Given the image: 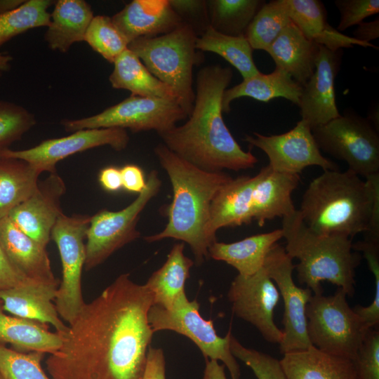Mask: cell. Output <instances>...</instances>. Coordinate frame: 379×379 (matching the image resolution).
I'll return each instance as SVG.
<instances>
[{
  "instance_id": "6da1fadb",
  "label": "cell",
  "mask_w": 379,
  "mask_h": 379,
  "mask_svg": "<svg viewBox=\"0 0 379 379\" xmlns=\"http://www.w3.org/2000/svg\"><path fill=\"white\" fill-rule=\"evenodd\" d=\"M153 295L145 284L119 275L85 303L62 344L46 360L51 379H142L154 333L148 313Z\"/></svg>"
},
{
  "instance_id": "7a4b0ae2",
  "label": "cell",
  "mask_w": 379,
  "mask_h": 379,
  "mask_svg": "<svg viewBox=\"0 0 379 379\" xmlns=\"http://www.w3.org/2000/svg\"><path fill=\"white\" fill-rule=\"evenodd\" d=\"M232 76L231 68L220 65L199 69L188 120L159 134L168 149L206 171H238L253 168L258 162L251 151L241 147L222 118V94Z\"/></svg>"
},
{
  "instance_id": "3957f363",
  "label": "cell",
  "mask_w": 379,
  "mask_h": 379,
  "mask_svg": "<svg viewBox=\"0 0 379 379\" xmlns=\"http://www.w3.org/2000/svg\"><path fill=\"white\" fill-rule=\"evenodd\" d=\"M298 211L319 233L378 236L379 173L363 180L349 169L324 171L308 185Z\"/></svg>"
},
{
  "instance_id": "277c9868",
  "label": "cell",
  "mask_w": 379,
  "mask_h": 379,
  "mask_svg": "<svg viewBox=\"0 0 379 379\" xmlns=\"http://www.w3.org/2000/svg\"><path fill=\"white\" fill-rule=\"evenodd\" d=\"M161 167L169 177L173 200L166 209L168 222L164 229L145 237L152 243L172 238L187 243L195 263L209 258L211 244L206 228L211 203L219 189L232 178L223 171H206L168 149L163 143L154 149Z\"/></svg>"
},
{
  "instance_id": "5b68a950",
  "label": "cell",
  "mask_w": 379,
  "mask_h": 379,
  "mask_svg": "<svg viewBox=\"0 0 379 379\" xmlns=\"http://www.w3.org/2000/svg\"><path fill=\"white\" fill-rule=\"evenodd\" d=\"M281 229L286 253L299 260L294 270L300 284L305 285L314 295H321V283L327 281L353 297L356 269L361 255L353 251L352 238L314 231L305 223L298 210L282 218Z\"/></svg>"
},
{
  "instance_id": "8992f818",
  "label": "cell",
  "mask_w": 379,
  "mask_h": 379,
  "mask_svg": "<svg viewBox=\"0 0 379 379\" xmlns=\"http://www.w3.org/2000/svg\"><path fill=\"white\" fill-rule=\"evenodd\" d=\"M197 38L193 29L182 22L168 33L140 37L128 46L155 77L176 92L188 116L195 98L193 67L203 60L196 52Z\"/></svg>"
},
{
  "instance_id": "52a82bcc",
  "label": "cell",
  "mask_w": 379,
  "mask_h": 379,
  "mask_svg": "<svg viewBox=\"0 0 379 379\" xmlns=\"http://www.w3.org/2000/svg\"><path fill=\"white\" fill-rule=\"evenodd\" d=\"M345 291L312 295L306 307L307 332L312 346L354 361L370 328L351 308Z\"/></svg>"
},
{
  "instance_id": "ba28073f",
  "label": "cell",
  "mask_w": 379,
  "mask_h": 379,
  "mask_svg": "<svg viewBox=\"0 0 379 379\" xmlns=\"http://www.w3.org/2000/svg\"><path fill=\"white\" fill-rule=\"evenodd\" d=\"M320 150L345 161L365 179L379 173L378 130L367 119L347 112L312 129Z\"/></svg>"
},
{
  "instance_id": "9c48e42d",
  "label": "cell",
  "mask_w": 379,
  "mask_h": 379,
  "mask_svg": "<svg viewBox=\"0 0 379 379\" xmlns=\"http://www.w3.org/2000/svg\"><path fill=\"white\" fill-rule=\"evenodd\" d=\"M188 114L175 100L131 95L102 112L79 119H62L67 132L83 129L120 128L133 133L156 131L166 132L187 119Z\"/></svg>"
},
{
  "instance_id": "30bf717a",
  "label": "cell",
  "mask_w": 379,
  "mask_h": 379,
  "mask_svg": "<svg viewBox=\"0 0 379 379\" xmlns=\"http://www.w3.org/2000/svg\"><path fill=\"white\" fill-rule=\"evenodd\" d=\"M161 186L158 173L153 170L145 187L128 206L118 211L102 209L91 216L86 238V270L98 266L115 251L140 237L136 229L140 215Z\"/></svg>"
},
{
  "instance_id": "8fae6325",
  "label": "cell",
  "mask_w": 379,
  "mask_h": 379,
  "mask_svg": "<svg viewBox=\"0 0 379 379\" xmlns=\"http://www.w3.org/2000/svg\"><path fill=\"white\" fill-rule=\"evenodd\" d=\"M149 326L154 333L173 331L190 339L201 350L205 359L221 361L230 371L232 379H239L240 368L230 350L232 332L219 336L213 320L204 319L197 300H189L182 294L168 309L152 305L148 313Z\"/></svg>"
},
{
  "instance_id": "7c38bea8",
  "label": "cell",
  "mask_w": 379,
  "mask_h": 379,
  "mask_svg": "<svg viewBox=\"0 0 379 379\" xmlns=\"http://www.w3.org/2000/svg\"><path fill=\"white\" fill-rule=\"evenodd\" d=\"M91 216L62 213L51 233L58 248L62 263V280L58 288L55 305L61 319L72 324L85 301L81 277L86 260V244Z\"/></svg>"
},
{
  "instance_id": "4fadbf2b",
  "label": "cell",
  "mask_w": 379,
  "mask_h": 379,
  "mask_svg": "<svg viewBox=\"0 0 379 379\" xmlns=\"http://www.w3.org/2000/svg\"><path fill=\"white\" fill-rule=\"evenodd\" d=\"M292 260L284 247L277 243L269 251L263 265L284 301V338L279 344L282 354L312 346L307 335L306 317V307L312 291L295 284L292 277L295 265Z\"/></svg>"
},
{
  "instance_id": "5bb4252c",
  "label": "cell",
  "mask_w": 379,
  "mask_h": 379,
  "mask_svg": "<svg viewBox=\"0 0 379 379\" xmlns=\"http://www.w3.org/2000/svg\"><path fill=\"white\" fill-rule=\"evenodd\" d=\"M244 140L263 151L269 166L277 172L298 174L309 166H319L324 171L338 170V166L323 156L313 137L312 129L302 119L290 131L272 135L257 132L246 135Z\"/></svg>"
},
{
  "instance_id": "9a60e30c",
  "label": "cell",
  "mask_w": 379,
  "mask_h": 379,
  "mask_svg": "<svg viewBox=\"0 0 379 379\" xmlns=\"http://www.w3.org/2000/svg\"><path fill=\"white\" fill-rule=\"evenodd\" d=\"M227 297L237 317L254 326L267 342L281 343L284 333L273 317L280 295L263 267L251 276L238 274L231 283Z\"/></svg>"
},
{
  "instance_id": "2e32d148",
  "label": "cell",
  "mask_w": 379,
  "mask_h": 379,
  "mask_svg": "<svg viewBox=\"0 0 379 379\" xmlns=\"http://www.w3.org/2000/svg\"><path fill=\"white\" fill-rule=\"evenodd\" d=\"M129 142L126 129L120 128L79 130L69 135L48 139L32 148L0 150V154L22 159L41 173H55L56 164L77 152L108 145L117 151L124 149Z\"/></svg>"
},
{
  "instance_id": "e0dca14e",
  "label": "cell",
  "mask_w": 379,
  "mask_h": 379,
  "mask_svg": "<svg viewBox=\"0 0 379 379\" xmlns=\"http://www.w3.org/2000/svg\"><path fill=\"white\" fill-rule=\"evenodd\" d=\"M343 49L331 51L319 46L315 70L302 87L300 114L311 129L339 117L334 81L340 69Z\"/></svg>"
},
{
  "instance_id": "ac0fdd59",
  "label": "cell",
  "mask_w": 379,
  "mask_h": 379,
  "mask_svg": "<svg viewBox=\"0 0 379 379\" xmlns=\"http://www.w3.org/2000/svg\"><path fill=\"white\" fill-rule=\"evenodd\" d=\"M65 183L55 173L39 181L35 192L8 214L9 218L23 232L46 247L59 216L62 213L60 199Z\"/></svg>"
},
{
  "instance_id": "d6986e66",
  "label": "cell",
  "mask_w": 379,
  "mask_h": 379,
  "mask_svg": "<svg viewBox=\"0 0 379 379\" xmlns=\"http://www.w3.org/2000/svg\"><path fill=\"white\" fill-rule=\"evenodd\" d=\"M59 284L29 280L13 288L1 289L4 310L13 316L51 325L62 335L68 326L61 320L53 302Z\"/></svg>"
},
{
  "instance_id": "ffe728a7",
  "label": "cell",
  "mask_w": 379,
  "mask_h": 379,
  "mask_svg": "<svg viewBox=\"0 0 379 379\" xmlns=\"http://www.w3.org/2000/svg\"><path fill=\"white\" fill-rule=\"evenodd\" d=\"M256 181L257 175H241L232 178L216 192L211 203L206 228L211 245L217 241L218 230L247 225L253 221V192Z\"/></svg>"
},
{
  "instance_id": "44dd1931",
  "label": "cell",
  "mask_w": 379,
  "mask_h": 379,
  "mask_svg": "<svg viewBox=\"0 0 379 379\" xmlns=\"http://www.w3.org/2000/svg\"><path fill=\"white\" fill-rule=\"evenodd\" d=\"M112 20L128 44L140 37L168 33L182 22L168 0H133Z\"/></svg>"
},
{
  "instance_id": "7402d4cb",
  "label": "cell",
  "mask_w": 379,
  "mask_h": 379,
  "mask_svg": "<svg viewBox=\"0 0 379 379\" xmlns=\"http://www.w3.org/2000/svg\"><path fill=\"white\" fill-rule=\"evenodd\" d=\"M0 242L10 261L25 277L60 284L52 272L46 247L23 232L8 216L0 220Z\"/></svg>"
},
{
  "instance_id": "603a6c76",
  "label": "cell",
  "mask_w": 379,
  "mask_h": 379,
  "mask_svg": "<svg viewBox=\"0 0 379 379\" xmlns=\"http://www.w3.org/2000/svg\"><path fill=\"white\" fill-rule=\"evenodd\" d=\"M256 175L252 218L259 226L275 218H283L296 210L292 193L300 182V175L279 173L269 165L262 167Z\"/></svg>"
},
{
  "instance_id": "cb8c5ba5",
  "label": "cell",
  "mask_w": 379,
  "mask_h": 379,
  "mask_svg": "<svg viewBox=\"0 0 379 379\" xmlns=\"http://www.w3.org/2000/svg\"><path fill=\"white\" fill-rule=\"evenodd\" d=\"M319 46L307 39L291 22L265 51L276 67L286 72L303 87L314 72Z\"/></svg>"
},
{
  "instance_id": "d4e9b609",
  "label": "cell",
  "mask_w": 379,
  "mask_h": 379,
  "mask_svg": "<svg viewBox=\"0 0 379 379\" xmlns=\"http://www.w3.org/2000/svg\"><path fill=\"white\" fill-rule=\"evenodd\" d=\"M291 22L303 35L315 44L331 51L361 46L378 49V46L359 41L343 34L327 21L326 10L319 0H286Z\"/></svg>"
},
{
  "instance_id": "484cf974",
  "label": "cell",
  "mask_w": 379,
  "mask_h": 379,
  "mask_svg": "<svg viewBox=\"0 0 379 379\" xmlns=\"http://www.w3.org/2000/svg\"><path fill=\"white\" fill-rule=\"evenodd\" d=\"M283 355L279 361L286 379H358L353 360L314 346Z\"/></svg>"
},
{
  "instance_id": "4316f807",
  "label": "cell",
  "mask_w": 379,
  "mask_h": 379,
  "mask_svg": "<svg viewBox=\"0 0 379 379\" xmlns=\"http://www.w3.org/2000/svg\"><path fill=\"white\" fill-rule=\"evenodd\" d=\"M94 17L91 5L84 0H59L51 14L44 39L53 51L67 53L77 42L84 41Z\"/></svg>"
},
{
  "instance_id": "83f0119b",
  "label": "cell",
  "mask_w": 379,
  "mask_h": 379,
  "mask_svg": "<svg viewBox=\"0 0 379 379\" xmlns=\"http://www.w3.org/2000/svg\"><path fill=\"white\" fill-rule=\"evenodd\" d=\"M283 238L281 229L246 237L233 243L215 241L208 248L209 258L234 267L239 275L251 276L259 271L272 246Z\"/></svg>"
},
{
  "instance_id": "f1b7e54d",
  "label": "cell",
  "mask_w": 379,
  "mask_h": 379,
  "mask_svg": "<svg viewBox=\"0 0 379 379\" xmlns=\"http://www.w3.org/2000/svg\"><path fill=\"white\" fill-rule=\"evenodd\" d=\"M302 91V86L289 74L275 67L270 74L260 72L253 77L244 79L240 84L225 89L222 98V112H230L231 102L241 97H249L265 102L283 98L298 106Z\"/></svg>"
},
{
  "instance_id": "f546056e",
  "label": "cell",
  "mask_w": 379,
  "mask_h": 379,
  "mask_svg": "<svg viewBox=\"0 0 379 379\" xmlns=\"http://www.w3.org/2000/svg\"><path fill=\"white\" fill-rule=\"evenodd\" d=\"M0 343L10 344L20 352H40L52 354L62 344V338L51 332L49 325L5 313L0 300Z\"/></svg>"
},
{
  "instance_id": "4dcf8cb0",
  "label": "cell",
  "mask_w": 379,
  "mask_h": 379,
  "mask_svg": "<svg viewBox=\"0 0 379 379\" xmlns=\"http://www.w3.org/2000/svg\"><path fill=\"white\" fill-rule=\"evenodd\" d=\"M113 64L114 69L109 77L112 88L128 90L132 95L175 100L180 103L176 92L155 77L128 48Z\"/></svg>"
},
{
  "instance_id": "1f68e13d",
  "label": "cell",
  "mask_w": 379,
  "mask_h": 379,
  "mask_svg": "<svg viewBox=\"0 0 379 379\" xmlns=\"http://www.w3.org/2000/svg\"><path fill=\"white\" fill-rule=\"evenodd\" d=\"M182 242L175 244L164 265L145 284L153 295V305L171 308L185 293V286L194 262L184 253Z\"/></svg>"
},
{
  "instance_id": "d6a6232c",
  "label": "cell",
  "mask_w": 379,
  "mask_h": 379,
  "mask_svg": "<svg viewBox=\"0 0 379 379\" xmlns=\"http://www.w3.org/2000/svg\"><path fill=\"white\" fill-rule=\"evenodd\" d=\"M41 173L22 159L0 154V220L35 192Z\"/></svg>"
},
{
  "instance_id": "836d02e7",
  "label": "cell",
  "mask_w": 379,
  "mask_h": 379,
  "mask_svg": "<svg viewBox=\"0 0 379 379\" xmlns=\"http://www.w3.org/2000/svg\"><path fill=\"white\" fill-rule=\"evenodd\" d=\"M196 48L220 55L239 71L243 79L260 72L253 60V50L245 36L225 35L208 26L197 36Z\"/></svg>"
},
{
  "instance_id": "e575fe53",
  "label": "cell",
  "mask_w": 379,
  "mask_h": 379,
  "mask_svg": "<svg viewBox=\"0 0 379 379\" xmlns=\"http://www.w3.org/2000/svg\"><path fill=\"white\" fill-rule=\"evenodd\" d=\"M206 2L209 25L218 32L232 36H245L254 16L265 3L261 0H208Z\"/></svg>"
},
{
  "instance_id": "d590c367",
  "label": "cell",
  "mask_w": 379,
  "mask_h": 379,
  "mask_svg": "<svg viewBox=\"0 0 379 379\" xmlns=\"http://www.w3.org/2000/svg\"><path fill=\"white\" fill-rule=\"evenodd\" d=\"M291 22L286 0H272L259 9L245 37L253 50L265 51Z\"/></svg>"
},
{
  "instance_id": "8d00e7d4",
  "label": "cell",
  "mask_w": 379,
  "mask_h": 379,
  "mask_svg": "<svg viewBox=\"0 0 379 379\" xmlns=\"http://www.w3.org/2000/svg\"><path fill=\"white\" fill-rule=\"evenodd\" d=\"M53 4L51 0H27L15 9L0 15V47L29 29L48 27L51 21L48 8Z\"/></svg>"
},
{
  "instance_id": "74e56055",
  "label": "cell",
  "mask_w": 379,
  "mask_h": 379,
  "mask_svg": "<svg viewBox=\"0 0 379 379\" xmlns=\"http://www.w3.org/2000/svg\"><path fill=\"white\" fill-rule=\"evenodd\" d=\"M84 41L110 63H114L128 46V42L114 25L112 18L105 15L93 18Z\"/></svg>"
},
{
  "instance_id": "f35d334b",
  "label": "cell",
  "mask_w": 379,
  "mask_h": 379,
  "mask_svg": "<svg viewBox=\"0 0 379 379\" xmlns=\"http://www.w3.org/2000/svg\"><path fill=\"white\" fill-rule=\"evenodd\" d=\"M45 355L18 352L0 343V375L3 379H51L41 366Z\"/></svg>"
},
{
  "instance_id": "ab89813d",
  "label": "cell",
  "mask_w": 379,
  "mask_h": 379,
  "mask_svg": "<svg viewBox=\"0 0 379 379\" xmlns=\"http://www.w3.org/2000/svg\"><path fill=\"white\" fill-rule=\"evenodd\" d=\"M36 123L34 114L24 107L0 100V150L21 139Z\"/></svg>"
},
{
  "instance_id": "60d3db41",
  "label": "cell",
  "mask_w": 379,
  "mask_h": 379,
  "mask_svg": "<svg viewBox=\"0 0 379 379\" xmlns=\"http://www.w3.org/2000/svg\"><path fill=\"white\" fill-rule=\"evenodd\" d=\"M352 249L362 253L375 279V295L371 303L366 307L357 305L353 310L369 328H376L379 324V241L364 238L352 244Z\"/></svg>"
},
{
  "instance_id": "b9f144b4",
  "label": "cell",
  "mask_w": 379,
  "mask_h": 379,
  "mask_svg": "<svg viewBox=\"0 0 379 379\" xmlns=\"http://www.w3.org/2000/svg\"><path fill=\"white\" fill-rule=\"evenodd\" d=\"M230 350L234 357L248 366L258 379H286L279 359L244 347L232 335Z\"/></svg>"
},
{
  "instance_id": "7bdbcfd3",
  "label": "cell",
  "mask_w": 379,
  "mask_h": 379,
  "mask_svg": "<svg viewBox=\"0 0 379 379\" xmlns=\"http://www.w3.org/2000/svg\"><path fill=\"white\" fill-rule=\"evenodd\" d=\"M358 379H379V331L369 330L354 359Z\"/></svg>"
},
{
  "instance_id": "ee69618b",
  "label": "cell",
  "mask_w": 379,
  "mask_h": 379,
  "mask_svg": "<svg viewBox=\"0 0 379 379\" xmlns=\"http://www.w3.org/2000/svg\"><path fill=\"white\" fill-rule=\"evenodd\" d=\"M182 22L190 25L197 36L209 25L207 2L205 0H168Z\"/></svg>"
},
{
  "instance_id": "f6af8a7d",
  "label": "cell",
  "mask_w": 379,
  "mask_h": 379,
  "mask_svg": "<svg viewBox=\"0 0 379 379\" xmlns=\"http://www.w3.org/2000/svg\"><path fill=\"white\" fill-rule=\"evenodd\" d=\"M335 5L340 13L338 31L358 25L367 17L378 13V0H337Z\"/></svg>"
},
{
  "instance_id": "bcb514c9",
  "label": "cell",
  "mask_w": 379,
  "mask_h": 379,
  "mask_svg": "<svg viewBox=\"0 0 379 379\" xmlns=\"http://www.w3.org/2000/svg\"><path fill=\"white\" fill-rule=\"evenodd\" d=\"M29 279L12 264L0 242V290L21 285Z\"/></svg>"
},
{
  "instance_id": "7dc6e473",
  "label": "cell",
  "mask_w": 379,
  "mask_h": 379,
  "mask_svg": "<svg viewBox=\"0 0 379 379\" xmlns=\"http://www.w3.org/2000/svg\"><path fill=\"white\" fill-rule=\"evenodd\" d=\"M142 379H166V361L162 349L149 347Z\"/></svg>"
},
{
  "instance_id": "c3c4849f",
  "label": "cell",
  "mask_w": 379,
  "mask_h": 379,
  "mask_svg": "<svg viewBox=\"0 0 379 379\" xmlns=\"http://www.w3.org/2000/svg\"><path fill=\"white\" fill-rule=\"evenodd\" d=\"M122 188L131 192L140 194L145 187L144 173L140 167L135 164H127L120 168Z\"/></svg>"
},
{
  "instance_id": "681fc988",
  "label": "cell",
  "mask_w": 379,
  "mask_h": 379,
  "mask_svg": "<svg viewBox=\"0 0 379 379\" xmlns=\"http://www.w3.org/2000/svg\"><path fill=\"white\" fill-rule=\"evenodd\" d=\"M98 180L106 191L117 192L122 188L120 168L115 166L102 168L99 173Z\"/></svg>"
},
{
  "instance_id": "f907efd6",
  "label": "cell",
  "mask_w": 379,
  "mask_h": 379,
  "mask_svg": "<svg viewBox=\"0 0 379 379\" xmlns=\"http://www.w3.org/2000/svg\"><path fill=\"white\" fill-rule=\"evenodd\" d=\"M353 38L365 44L379 37V18L371 22H362L353 32Z\"/></svg>"
},
{
  "instance_id": "816d5d0a",
  "label": "cell",
  "mask_w": 379,
  "mask_h": 379,
  "mask_svg": "<svg viewBox=\"0 0 379 379\" xmlns=\"http://www.w3.org/2000/svg\"><path fill=\"white\" fill-rule=\"evenodd\" d=\"M205 360L206 366L202 379H227L224 365L219 364L216 360Z\"/></svg>"
},
{
  "instance_id": "f5cc1de1",
  "label": "cell",
  "mask_w": 379,
  "mask_h": 379,
  "mask_svg": "<svg viewBox=\"0 0 379 379\" xmlns=\"http://www.w3.org/2000/svg\"><path fill=\"white\" fill-rule=\"evenodd\" d=\"M25 0H0V15L15 9Z\"/></svg>"
},
{
  "instance_id": "db71d44e",
  "label": "cell",
  "mask_w": 379,
  "mask_h": 379,
  "mask_svg": "<svg viewBox=\"0 0 379 379\" xmlns=\"http://www.w3.org/2000/svg\"><path fill=\"white\" fill-rule=\"evenodd\" d=\"M13 57L7 53H0V71L7 72L11 67Z\"/></svg>"
},
{
  "instance_id": "11a10c76",
  "label": "cell",
  "mask_w": 379,
  "mask_h": 379,
  "mask_svg": "<svg viewBox=\"0 0 379 379\" xmlns=\"http://www.w3.org/2000/svg\"><path fill=\"white\" fill-rule=\"evenodd\" d=\"M3 76V72L0 71V79Z\"/></svg>"
},
{
  "instance_id": "9f6ffc18",
  "label": "cell",
  "mask_w": 379,
  "mask_h": 379,
  "mask_svg": "<svg viewBox=\"0 0 379 379\" xmlns=\"http://www.w3.org/2000/svg\"><path fill=\"white\" fill-rule=\"evenodd\" d=\"M0 379H3V378L1 377V375H0Z\"/></svg>"
}]
</instances>
